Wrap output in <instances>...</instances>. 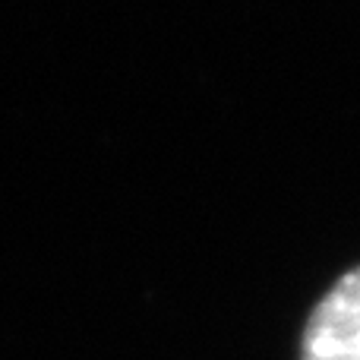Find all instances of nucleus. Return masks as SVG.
<instances>
[{
  "label": "nucleus",
  "mask_w": 360,
  "mask_h": 360,
  "mask_svg": "<svg viewBox=\"0 0 360 360\" xmlns=\"http://www.w3.org/2000/svg\"><path fill=\"white\" fill-rule=\"evenodd\" d=\"M300 360H360V266L348 269L310 310Z\"/></svg>",
  "instance_id": "obj_1"
}]
</instances>
